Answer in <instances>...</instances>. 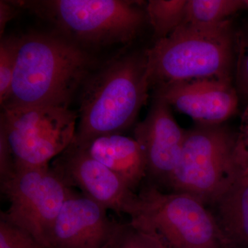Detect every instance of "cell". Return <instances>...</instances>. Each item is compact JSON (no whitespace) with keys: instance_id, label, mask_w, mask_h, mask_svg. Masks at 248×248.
<instances>
[{"instance_id":"obj_1","label":"cell","mask_w":248,"mask_h":248,"mask_svg":"<svg viewBox=\"0 0 248 248\" xmlns=\"http://www.w3.org/2000/svg\"><path fill=\"white\" fill-rule=\"evenodd\" d=\"M95 63L86 50L57 32L20 36L11 91L1 107L69 108Z\"/></svg>"},{"instance_id":"obj_2","label":"cell","mask_w":248,"mask_h":248,"mask_svg":"<svg viewBox=\"0 0 248 248\" xmlns=\"http://www.w3.org/2000/svg\"><path fill=\"white\" fill-rule=\"evenodd\" d=\"M150 88L146 52L117 55L94 70L81 87L79 124L72 144L123 133L146 104Z\"/></svg>"},{"instance_id":"obj_3","label":"cell","mask_w":248,"mask_h":248,"mask_svg":"<svg viewBox=\"0 0 248 248\" xmlns=\"http://www.w3.org/2000/svg\"><path fill=\"white\" fill-rule=\"evenodd\" d=\"M145 52L151 87L207 78L232 81L236 32L230 19L211 25L183 23Z\"/></svg>"},{"instance_id":"obj_4","label":"cell","mask_w":248,"mask_h":248,"mask_svg":"<svg viewBox=\"0 0 248 248\" xmlns=\"http://www.w3.org/2000/svg\"><path fill=\"white\" fill-rule=\"evenodd\" d=\"M56 29L57 33L80 48L130 43L147 19L140 3L125 0L12 1Z\"/></svg>"},{"instance_id":"obj_5","label":"cell","mask_w":248,"mask_h":248,"mask_svg":"<svg viewBox=\"0 0 248 248\" xmlns=\"http://www.w3.org/2000/svg\"><path fill=\"white\" fill-rule=\"evenodd\" d=\"M236 135L224 125L186 130L182 155L170 179L171 192L192 196L212 205L244 177L236 159Z\"/></svg>"},{"instance_id":"obj_6","label":"cell","mask_w":248,"mask_h":248,"mask_svg":"<svg viewBox=\"0 0 248 248\" xmlns=\"http://www.w3.org/2000/svg\"><path fill=\"white\" fill-rule=\"evenodd\" d=\"M134 228L159 239L165 248H231L205 204L180 192H165L148 183L139 192Z\"/></svg>"},{"instance_id":"obj_7","label":"cell","mask_w":248,"mask_h":248,"mask_svg":"<svg viewBox=\"0 0 248 248\" xmlns=\"http://www.w3.org/2000/svg\"><path fill=\"white\" fill-rule=\"evenodd\" d=\"M78 117L66 108H1L0 125L6 132L16 166H48L73 143Z\"/></svg>"},{"instance_id":"obj_8","label":"cell","mask_w":248,"mask_h":248,"mask_svg":"<svg viewBox=\"0 0 248 248\" xmlns=\"http://www.w3.org/2000/svg\"><path fill=\"white\" fill-rule=\"evenodd\" d=\"M0 185L10 202L0 218L29 232L46 246L63 203L77 192L50 166H16L14 176Z\"/></svg>"},{"instance_id":"obj_9","label":"cell","mask_w":248,"mask_h":248,"mask_svg":"<svg viewBox=\"0 0 248 248\" xmlns=\"http://www.w3.org/2000/svg\"><path fill=\"white\" fill-rule=\"evenodd\" d=\"M51 167L71 187L117 215L125 214L130 220L140 210V196L117 174L93 159L79 147L71 144L54 159Z\"/></svg>"},{"instance_id":"obj_10","label":"cell","mask_w":248,"mask_h":248,"mask_svg":"<svg viewBox=\"0 0 248 248\" xmlns=\"http://www.w3.org/2000/svg\"><path fill=\"white\" fill-rule=\"evenodd\" d=\"M100 204L76 192L65 202L46 240L49 248H117L128 224L111 219Z\"/></svg>"},{"instance_id":"obj_11","label":"cell","mask_w":248,"mask_h":248,"mask_svg":"<svg viewBox=\"0 0 248 248\" xmlns=\"http://www.w3.org/2000/svg\"><path fill=\"white\" fill-rule=\"evenodd\" d=\"M134 136L144 155L148 183L159 188L168 187L180 160L186 136L169 104L155 97L146 118L135 126Z\"/></svg>"},{"instance_id":"obj_12","label":"cell","mask_w":248,"mask_h":248,"mask_svg":"<svg viewBox=\"0 0 248 248\" xmlns=\"http://www.w3.org/2000/svg\"><path fill=\"white\" fill-rule=\"evenodd\" d=\"M159 98L200 125H220L236 112L239 94L229 80L196 79L155 88Z\"/></svg>"},{"instance_id":"obj_13","label":"cell","mask_w":248,"mask_h":248,"mask_svg":"<svg viewBox=\"0 0 248 248\" xmlns=\"http://www.w3.org/2000/svg\"><path fill=\"white\" fill-rule=\"evenodd\" d=\"M76 146L117 174L134 192H136L146 179V159L135 138L122 134H110L101 135Z\"/></svg>"},{"instance_id":"obj_14","label":"cell","mask_w":248,"mask_h":248,"mask_svg":"<svg viewBox=\"0 0 248 248\" xmlns=\"http://www.w3.org/2000/svg\"><path fill=\"white\" fill-rule=\"evenodd\" d=\"M211 206L231 248H248V178L243 177Z\"/></svg>"},{"instance_id":"obj_15","label":"cell","mask_w":248,"mask_h":248,"mask_svg":"<svg viewBox=\"0 0 248 248\" xmlns=\"http://www.w3.org/2000/svg\"><path fill=\"white\" fill-rule=\"evenodd\" d=\"M187 0H150L146 5L147 19L153 29V38H166L183 24Z\"/></svg>"},{"instance_id":"obj_16","label":"cell","mask_w":248,"mask_h":248,"mask_svg":"<svg viewBox=\"0 0 248 248\" xmlns=\"http://www.w3.org/2000/svg\"><path fill=\"white\" fill-rule=\"evenodd\" d=\"M246 8L244 0H187L185 24L211 25L228 20Z\"/></svg>"},{"instance_id":"obj_17","label":"cell","mask_w":248,"mask_h":248,"mask_svg":"<svg viewBox=\"0 0 248 248\" xmlns=\"http://www.w3.org/2000/svg\"><path fill=\"white\" fill-rule=\"evenodd\" d=\"M20 37L3 36L0 42V104L9 96L19 52Z\"/></svg>"},{"instance_id":"obj_18","label":"cell","mask_w":248,"mask_h":248,"mask_svg":"<svg viewBox=\"0 0 248 248\" xmlns=\"http://www.w3.org/2000/svg\"><path fill=\"white\" fill-rule=\"evenodd\" d=\"M234 76L238 94L248 101V25L236 32Z\"/></svg>"},{"instance_id":"obj_19","label":"cell","mask_w":248,"mask_h":248,"mask_svg":"<svg viewBox=\"0 0 248 248\" xmlns=\"http://www.w3.org/2000/svg\"><path fill=\"white\" fill-rule=\"evenodd\" d=\"M0 248H49L20 227L0 218Z\"/></svg>"},{"instance_id":"obj_20","label":"cell","mask_w":248,"mask_h":248,"mask_svg":"<svg viewBox=\"0 0 248 248\" xmlns=\"http://www.w3.org/2000/svg\"><path fill=\"white\" fill-rule=\"evenodd\" d=\"M117 248H165L159 239L128 223Z\"/></svg>"},{"instance_id":"obj_21","label":"cell","mask_w":248,"mask_h":248,"mask_svg":"<svg viewBox=\"0 0 248 248\" xmlns=\"http://www.w3.org/2000/svg\"><path fill=\"white\" fill-rule=\"evenodd\" d=\"M16 170V161L6 132L0 125V183L9 180Z\"/></svg>"},{"instance_id":"obj_22","label":"cell","mask_w":248,"mask_h":248,"mask_svg":"<svg viewBox=\"0 0 248 248\" xmlns=\"http://www.w3.org/2000/svg\"><path fill=\"white\" fill-rule=\"evenodd\" d=\"M235 151L238 162L244 170V177L248 178V104L243 114L240 133L236 135Z\"/></svg>"},{"instance_id":"obj_23","label":"cell","mask_w":248,"mask_h":248,"mask_svg":"<svg viewBox=\"0 0 248 248\" xmlns=\"http://www.w3.org/2000/svg\"><path fill=\"white\" fill-rule=\"evenodd\" d=\"M19 8L11 1H0V34L4 36L5 28L19 14Z\"/></svg>"},{"instance_id":"obj_24","label":"cell","mask_w":248,"mask_h":248,"mask_svg":"<svg viewBox=\"0 0 248 248\" xmlns=\"http://www.w3.org/2000/svg\"><path fill=\"white\" fill-rule=\"evenodd\" d=\"M245 3H246V8L248 9V0H244Z\"/></svg>"}]
</instances>
